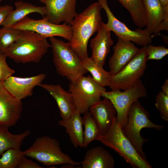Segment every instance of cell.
Segmentation results:
<instances>
[{
    "mask_svg": "<svg viewBox=\"0 0 168 168\" xmlns=\"http://www.w3.org/2000/svg\"><path fill=\"white\" fill-rule=\"evenodd\" d=\"M102 9L98 2L92 3L77 14L71 23L72 35L68 42L81 60L88 57V41L103 23L100 13Z\"/></svg>",
    "mask_w": 168,
    "mask_h": 168,
    "instance_id": "1",
    "label": "cell"
},
{
    "mask_svg": "<svg viewBox=\"0 0 168 168\" xmlns=\"http://www.w3.org/2000/svg\"><path fill=\"white\" fill-rule=\"evenodd\" d=\"M51 45L47 38L29 30H21L16 40L3 53L17 63H38Z\"/></svg>",
    "mask_w": 168,
    "mask_h": 168,
    "instance_id": "2",
    "label": "cell"
},
{
    "mask_svg": "<svg viewBox=\"0 0 168 168\" xmlns=\"http://www.w3.org/2000/svg\"><path fill=\"white\" fill-rule=\"evenodd\" d=\"M53 54V61L58 74L75 84L87 71L81 65V60L68 42L54 37L49 38Z\"/></svg>",
    "mask_w": 168,
    "mask_h": 168,
    "instance_id": "3",
    "label": "cell"
},
{
    "mask_svg": "<svg viewBox=\"0 0 168 168\" xmlns=\"http://www.w3.org/2000/svg\"><path fill=\"white\" fill-rule=\"evenodd\" d=\"M98 141L116 152L133 168H152L124 135L116 118L108 132L101 135Z\"/></svg>",
    "mask_w": 168,
    "mask_h": 168,
    "instance_id": "4",
    "label": "cell"
},
{
    "mask_svg": "<svg viewBox=\"0 0 168 168\" xmlns=\"http://www.w3.org/2000/svg\"><path fill=\"white\" fill-rule=\"evenodd\" d=\"M150 113L141 105L138 100L134 101L130 108L125 124L122 127L123 132L137 151L144 158L146 155L142 150L143 144L148 139L144 138L140 132L143 128L161 130L164 126L155 124L150 119Z\"/></svg>",
    "mask_w": 168,
    "mask_h": 168,
    "instance_id": "5",
    "label": "cell"
},
{
    "mask_svg": "<svg viewBox=\"0 0 168 168\" xmlns=\"http://www.w3.org/2000/svg\"><path fill=\"white\" fill-rule=\"evenodd\" d=\"M24 152L26 156L35 159L46 166L67 163L77 166L81 164V162L73 160L69 155L63 152L57 140L48 136L38 137Z\"/></svg>",
    "mask_w": 168,
    "mask_h": 168,
    "instance_id": "6",
    "label": "cell"
},
{
    "mask_svg": "<svg viewBox=\"0 0 168 168\" xmlns=\"http://www.w3.org/2000/svg\"><path fill=\"white\" fill-rule=\"evenodd\" d=\"M69 91L71 93L76 110L80 114L89 111L90 107L101 100L105 87L96 82L90 75H83L75 84L69 83Z\"/></svg>",
    "mask_w": 168,
    "mask_h": 168,
    "instance_id": "7",
    "label": "cell"
},
{
    "mask_svg": "<svg viewBox=\"0 0 168 168\" xmlns=\"http://www.w3.org/2000/svg\"><path fill=\"white\" fill-rule=\"evenodd\" d=\"M147 46L138 53L121 70L111 75L109 82L112 90H126L133 86L144 74L147 67Z\"/></svg>",
    "mask_w": 168,
    "mask_h": 168,
    "instance_id": "8",
    "label": "cell"
},
{
    "mask_svg": "<svg viewBox=\"0 0 168 168\" xmlns=\"http://www.w3.org/2000/svg\"><path fill=\"white\" fill-rule=\"evenodd\" d=\"M147 96L146 88L140 79L132 87L123 91L113 90L104 91L101 95L112 103L116 110V119L121 127L126 123L128 112L132 104L139 98Z\"/></svg>",
    "mask_w": 168,
    "mask_h": 168,
    "instance_id": "9",
    "label": "cell"
},
{
    "mask_svg": "<svg viewBox=\"0 0 168 168\" xmlns=\"http://www.w3.org/2000/svg\"><path fill=\"white\" fill-rule=\"evenodd\" d=\"M97 0L106 13L108 21L103 24L106 29L113 31L117 38L130 41L142 47L152 43V36L146 28H139L131 30L115 16L108 5L107 0Z\"/></svg>",
    "mask_w": 168,
    "mask_h": 168,
    "instance_id": "10",
    "label": "cell"
},
{
    "mask_svg": "<svg viewBox=\"0 0 168 168\" xmlns=\"http://www.w3.org/2000/svg\"><path fill=\"white\" fill-rule=\"evenodd\" d=\"M11 27L21 30L31 31L46 38L60 36L68 41L71 40L72 35L70 25L66 23H53L44 17L35 20L26 16Z\"/></svg>",
    "mask_w": 168,
    "mask_h": 168,
    "instance_id": "11",
    "label": "cell"
},
{
    "mask_svg": "<svg viewBox=\"0 0 168 168\" xmlns=\"http://www.w3.org/2000/svg\"><path fill=\"white\" fill-rule=\"evenodd\" d=\"M77 0H40L44 5V17L53 23L63 22L70 25L77 13L76 11Z\"/></svg>",
    "mask_w": 168,
    "mask_h": 168,
    "instance_id": "12",
    "label": "cell"
},
{
    "mask_svg": "<svg viewBox=\"0 0 168 168\" xmlns=\"http://www.w3.org/2000/svg\"><path fill=\"white\" fill-rule=\"evenodd\" d=\"M21 100L12 96L0 82V125L8 128L19 119L22 111Z\"/></svg>",
    "mask_w": 168,
    "mask_h": 168,
    "instance_id": "13",
    "label": "cell"
},
{
    "mask_svg": "<svg viewBox=\"0 0 168 168\" xmlns=\"http://www.w3.org/2000/svg\"><path fill=\"white\" fill-rule=\"evenodd\" d=\"M45 74L26 77L11 76L3 82L6 89L13 96L21 100L32 96L33 89L46 77Z\"/></svg>",
    "mask_w": 168,
    "mask_h": 168,
    "instance_id": "14",
    "label": "cell"
},
{
    "mask_svg": "<svg viewBox=\"0 0 168 168\" xmlns=\"http://www.w3.org/2000/svg\"><path fill=\"white\" fill-rule=\"evenodd\" d=\"M113 48L114 53L109 61L110 72L111 75L121 70L134 58L140 49L132 42L119 38Z\"/></svg>",
    "mask_w": 168,
    "mask_h": 168,
    "instance_id": "15",
    "label": "cell"
},
{
    "mask_svg": "<svg viewBox=\"0 0 168 168\" xmlns=\"http://www.w3.org/2000/svg\"><path fill=\"white\" fill-rule=\"evenodd\" d=\"M89 111L96 123L101 135L110 129L116 115V110L110 101L104 97L91 106Z\"/></svg>",
    "mask_w": 168,
    "mask_h": 168,
    "instance_id": "16",
    "label": "cell"
},
{
    "mask_svg": "<svg viewBox=\"0 0 168 168\" xmlns=\"http://www.w3.org/2000/svg\"><path fill=\"white\" fill-rule=\"evenodd\" d=\"M101 26L95 37L91 40L92 51L91 58L97 64L103 67L107 56L110 52V47L113 44L111 36V31Z\"/></svg>",
    "mask_w": 168,
    "mask_h": 168,
    "instance_id": "17",
    "label": "cell"
},
{
    "mask_svg": "<svg viewBox=\"0 0 168 168\" xmlns=\"http://www.w3.org/2000/svg\"><path fill=\"white\" fill-rule=\"evenodd\" d=\"M39 86L49 92L55 100L62 119L69 118L75 111L72 96L59 85L41 83Z\"/></svg>",
    "mask_w": 168,
    "mask_h": 168,
    "instance_id": "18",
    "label": "cell"
},
{
    "mask_svg": "<svg viewBox=\"0 0 168 168\" xmlns=\"http://www.w3.org/2000/svg\"><path fill=\"white\" fill-rule=\"evenodd\" d=\"M146 14V29L152 37L159 35L163 19L162 6L159 0H142Z\"/></svg>",
    "mask_w": 168,
    "mask_h": 168,
    "instance_id": "19",
    "label": "cell"
},
{
    "mask_svg": "<svg viewBox=\"0 0 168 168\" xmlns=\"http://www.w3.org/2000/svg\"><path fill=\"white\" fill-rule=\"evenodd\" d=\"M81 164L83 168H113L115 163L108 151L102 147L97 146L87 151Z\"/></svg>",
    "mask_w": 168,
    "mask_h": 168,
    "instance_id": "20",
    "label": "cell"
},
{
    "mask_svg": "<svg viewBox=\"0 0 168 168\" xmlns=\"http://www.w3.org/2000/svg\"><path fill=\"white\" fill-rule=\"evenodd\" d=\"M77 110L66 119L58 122L59 125L64 127L70 141L76 148L83 147V133L82 117Z\"/></svg>",
    "mask_w": 168,
    "mask_h": 168,
    "instance_id": "21",
    "label": "cell"
},
{
    "mask_svg": "<svg viewBox=\"0 0 168 168\" xmlns=\"http://www.w3.org/2000/svg\"><path fill=\"white\" fill-rule=\"evenodd\" d=\"M15 9L9 14L2 26L12 27L24 17L32 13H37L43 17L45 14V8L44 6H38L32 4L19 0L15 2Z\"/></svg>",
    "mask_w": 168,
    "mask_h": 168,
    "instance_id": "22",
    "label": "cell"
},
{
    "mask_svg": "<svg viewBox=\"0 0 168 168\" xmlns=\"http://www.w3.org/2000/svg\"><path fill=\"white\" fill-rule=\"evenodd\" d=\"M8 128L0 125V156L9 149H20L24 140L30 133L26 130L18 134H12L9 131Z\"/></svg>",
    "mask_w": 168,
    "mask_h": 168,
    "instance_id": "23",
    "label": "cell"
},
{
    "mask_svg": "<svg viewBox=\"0 0 168 168\" xmlns=\"http://www.w3.org/2000/svg\"><path fill=\"white\" fill-rule=\"evenodd\" d=\"M82 67L89 72L93 79L101 86H109V82L111 75L110 72L105 71L103 67L97 64L90 57H87L81 60Z\"/></svg>",
    "mask_w": 168,
    "mask_h": 168,
    "instance_id": "24",
    "label": "cell"
},
{
    "mask_svg": "<svg viewBox=\"0 0 168 168\" xmlns=\"http://www.w3.org/2000/svg\"><path fill=\"white\" fill-rule=\"evenodd\" d=\"M129 12L134 24L139 28L145 26L146 14L142 0H117Z\"/></svg>",
    "mask_w": 168,
    "mask_h": 168,
    "instance_id": "25",
    "label": "cell"
},
{
    "mask_svg": "<svg viewBox=\"0 0 168 168\" xmlns=\"http://www.w3.org/2000/svg\"><path fill=\"white\" fill-rule=\"evenodd\" d=\"M82 122L84 127L83 147H86L92 141L99 140L101 135L96 123L89 111L84 114Z\"/></svg>",
    "mask_w": 168,
    "mask_h": 168,
    "instance_id": "26",
    "label": "cell"
},
{
    "mask_svg": "<svg viewBox=\"0 0 168 168\" xmlns=\"http://www.w3.org/2000/svg\"><path fill=\"white\" fill-rule=\"evenodd\" d=\"M25 156L24 152L20 149H9L0 156V168H17Z\"/></svg>",
    "mask_w": 168,
    "mask_h": 168,
    "instance_id": "27",
    "label": "cell"
},
{
    "mask_svg": "<svg viewBox=\"0 0 168 168\" xmlns=\"http://www.w3.org/2000/svg\"><path fill=\"white\" fill-rule=\"evenodd\" d=\"M21 30L3 26L0 29V50L4 52L16 40Z\"/></svg>",
    "mask_w": 168,
    "mask_h": 168,
    "instance_id": "28",
    "label": "cell"
},
{
    "mask_svg": "<svg viewBox=\"0 0 168 168\" xmlns=\"http://www.w3.org/2000/svg\"><path fill=\"white\" fill-rule=\"evenodd\" d=\"M155 105L159 111L161 118L168 121V95L162 91L156 95Z\"/></svg>",
    "mask_w": 168,
    "mask_h": 168,
    "instance_id": "29",
    "label": "cell"
},
{
    "mask_svg": "<svg viewBox=\"0 0 168 168\" xmlns=\"http://www.w3.org/2000/svg\"><path fill=\"white\" fill-rule=\"evenodd\" d=\"M147 61L149 60H159L168 54V49L165 46H155L151 44L147 46Z\"/></svg>",
    "mask_w": 168,
    "mask_h": 168,
    "instance_id": "30",
    "label": "cell"
},
{
    "mask_svg": "<svg viewBox=\"0 0 168 168\" xmlns=\"http://www.w3.org/2000/svg\"><path fill=\"white\" fill-rule=\"evenodd\" d=\"M7 57L3 52L0 53V82H2L15 72L14 69L8 66L6 61Z\"/></svg>",
    "mask_w": 168,
    "mask_h": 168,
    "instance_id": "31",
    "label": "cell"
},
{
    "mask_svg": "<svg viewBox=\"0 0 168 168\" xmlns=\"http://www.w3.org/2000/svg\"><path fill=\"white\" fill-rule=\"evenodd\" d=\"M162 6L163 12V19L160 31H168V0H159Z\"/></svg>",
    "mask_w": 168,
    "mask_h": 168,
    "instance_id": "32",
    "label": "cell"
},
{
    "mask_svg": "<svg viewBox=\"0 0 168 168\" xmlns=\"http://www.w3.org/2000/svg\"><path fill=\"white\" fill-rule=\"evenodd\" d=\"M36 162L24 156L21 159L17 168H43Z\"/></svg>",
    "mask_w": 168,
    "mask_h": 168,
    "instance_id": "33",
    "label": "cell"
},
{
    "mask_svg": "<svg viewBox=\"0 0 168 168\" xmlns=\"http://www.w3.org/2000/svg\"><path fill=\"white\" fill-rule=\"evenodd\" d=\"M13 9V7L10 5L0 6V26H2L9 14Z\"/></svg>",
    "mask_w": 168,
    "mask_h": 168,
    "instance_id": "34",
    "label": "cell"
},
{
    "mask_svg": "<svg viewBox=\"0 0 168 168\" xmlns=\"http://www.w3.org/2000/svg\"><path fill=\"white\" fill-rule=\"evenodd\" d=\"M162 91L168 95V79H166L165 82L161 86Z\"/></svg>",
    "mask_w": 168,
    "mask_h": 168,
    "instance_id": "35",
    "label": "cell"
},
{
    "mask_svg": "<svg viewBox=\"0 0 168 168\" xmlns=\"http://www.w3.org/2000/svg\"><path fill=\"white\" fill-rule=\"evenodd\" d=\"M62 168H79L81 167H77L76 166H75L70 164L67 163L62 165L60 167Z\"/></svg>",
    "mask_w": 168,
    "mask_h": 168,
    "instance_id": "36",
    "label": "cell"
},
{
    "mask_svg": "<svg viewBox=\"0 0 168 168\" xmlns=\"http://www.w3.org/2000/svg\"><path fill=\"white\" fill-rule=\"evenodd\" d=\"M2 51L1 50H0V53H2Z\"/></svg>",
    "mask_w": 168,
    "mask_h": 168,
    "instance_id": "37",
    "label": "cell"
},
{
    "mask_svg": "<svg viewBox=\"0 0 168 168\" xmlns=\"http://www.w3.org/2000/svg\"><path fill=\"white\" fill-rule=\"evenodd\" d=\"M2 0H0V2H2Z\"/></svg>",
    "mask_w": 168,
    "mask_h": 168,
    "instance_id": "38",
    "label": "cell"
}]
</instances>
